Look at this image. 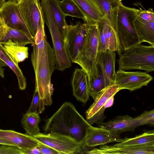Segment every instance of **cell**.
Returning <instances> with one entry per match:
<instances>
[{
	"label": "cell",
	"mask_w": 154,
	"mask_h": 154,
	"mask_svg": "<svg viewBox=\"0 0 154 154\" xmlns=\"http://www.w3.org/2000/svg\"><path fill=\"white\" fill-rule=\"evenodd\" d=\"M2 44L6 51L17 64H18L28 58V47L13 42L10 39Z\"/></svg>",
	"instance_id": "484cf974"
},
{
	"label": "cell",
	"mask_w": 154,
	"mask_h": 154,
	"mask_svg": "<svg viewBox=\"0 0 154 154\" xmlns=\"http://www.w3.org/2000/svg\"><path fill=\"white\" fill-rule=\"evenodd\" d=\"M6 64L0 59V76L4 78V69L2 68V66H5Z\"/></svg>",
	"instance_id": "ab89813d"
},
{
	"label": "cell",
	"mask_w": 154,
	"mask_h": 154,
	"mask_svg": "<svg viewBox=\"0 0 154 154\" xmlns=\"http://www.w3.org/2000/svg\"><path fill=\"white\" fill-rule=\"evenodd\" d=\"M95 123L98 127L104 128L119 134L127 131H134L140 126L136 117L133 118L128 115L118 116L105 122L98 121Z\"/></svg>",
	"instance_id": "2e32d148"
},
{
	"label": "cell",
	"mask_w": 154,
	"mask_h": 154,
	"mask_svg": "<svg viewBox=\"0 0 154 154\" xmlns=\"http://www.w3.org/2000/svg\"><path fill=\"white\" fill-rule=\"evenodd\" d=\"M154 145V130L146 131L135 137H125L122 141L113 145L115 146Z\"/></svg>",
	"instance_id": "f1b7e54d"
},
{
	"label": "cell",
	"mask_w": 154,
	"mask_h": 154,
	"mask_svg": "<svg viewBox=\"0 0 154 154\" xmlns=\"http://www.w3.org/2000/svg\"><path fill=\"white\" fill-rule=\"evenodd\" d=\"M121 90L119 87L114 84L106 87L97 96L85 112L86 120L90 125L98 121H103L106 118L104 112L106 101Z\"/></svg>",
	"instance_id": "30bf717a"
},
{
	"label": "cell",
	"mask_w": 154,
	"mask_h": 154,
	"mask_svg": "<svg viewBox=\"0 0 154 154\" xmlns=\"http://www.w3.org/2000/svg\"><path fill=\"white\" fill-rule=\"evenodd\" d=\"M0 25H4L0 17Z\"/></svg>",
	"instance_id": "7bdbcfd3"
},
{
	"label": "cell",
	"mask_w": 154,
	"mask_h": 154,
	"mask_svg": "<svg viewBox=\"0 0 154 154\" xmlns=\"http://www.w3.org/2000/svg\"><path fill=\"white\" fill-rule=\"evenodd\" d=\"M123 140L120 134L91 125L88 128L86 135L80 143L84 147L89 148L112 142L119 143Z\"/></svg>",
	"instance_id": "5bb4252c"
},
{
	"label": "cell",
	"mask_w": 154,
	"mask_h": 154,
	"mask_svg": "<svg viewBox=\"0 0 154 154\" xmlns=\"http://www.w3.org/2000/svg\"><path fill=\"white\" fill-rule=\"evenodd\" d=\"M52 17L64 39L68 24L66 16L62 12L59 5V0H46Z\"/></svg>",
	"instance_id": "cb8c5ba5"
},
{
	"label": "cell",
	"mask_w": 154,
	"mask_h": 154,
	"mask_svg": "<svg viewBox=\"0 0 154 154\" xmlns=\"http://www.w3.org/2000/svg\"><path fill=\"white\" fill-rule=\"evenodd\" d=\"M39 99L38 94L35 90L31 104L29 109L27 110V112H32L37 111Z\"/></svg>",
	"instance_id": "836d02e7"
},
{
	"label": "cell",
	"mask_w": 154,
	"mask_h": 154,
	"mask_svg": "<svg viewBox=\"0 0 154 154\" xmlns=\"http://www.w3.org/2000/svg\"><path fill=\"white\" fill-rule=\"evenodd\" d=\"M59 5L63 13L66 16L80 18L86 22L83 14L77 6L71 0L59 1Z\"/></svg>",
	"instance_id": "f546056e"
},
{
	"label": "cell",
	"mask_w": 154,
	"mask_h": 154,
	"mask_svg": "<svg viewBox=\"0 0 154 154\" xmlns=\"http://www.w3.org/2000/svg\"><path fill=\"white\" fill-rule=\"evenodd\" d=\"M45 105L43 100L40 98L38 105V111L39 113H41L45 110Z\"/></svg>",
	"instance_id": "d590c367"
},
{
	"label": "cell",
	"mask_w": 154,
	"mask_h": 154,
	"mask_svg": "<svg viewBox=\"0 0 154 154\" xmlns=\"http://www.w3.org/2000/svg\"><path fill=\"white\" fill-rule=\"evenodd\" d=\"M90 125L72 103L66 102L46 120L43 130L44 134H60L80 143Z\"/></svg>",
	"instance_id": "7a4b0ae2"
},
{
	"label": "cell",
	"mask_w": 154,
	"mask_h": 154,
	"mask_svg": "<svg viewBox=\"0 0 154 154\" xmlns=\"http://www.w3.org/2000/svg\"><path fill=\"white\" fill-rule=\"evenodd\" d=\"M0 144L10 146H16L12 143L1 138H0Z\"/></svg>",
	"instance_id": "f35d334b"
},
{
	"label": "cell",
	"mask_w": 154,
	"mask_h": 154,
	"mask_svg": "<svg viewBox=\"0 0 154 154\" xmlns=\"http://www.w3.org/2000/svg\"><path fill=\"white\" fill-rule=\"evenodd\" d=\"M137 17L143 20L148 21H154V13L152 8L143 10L140 8L136 11Z\"/></svg>",
	"instance_id": "1f68e13d"
},
{
	"label": "cell",
	"mask_w": 154,
	"mask_h": 154,
	"mask_svg": "<svg viewBox=\"0 0 154 154\" xmlns=\"http://www.w3.org/2000/svg\"><path fill=\"white\" fill-rule=\"evenodd\" d=\"M38 143L39 144L37 147L41 154H60L57 151L51 147L39 142Z\"/></svg>",
	"instance_id": "e575fe53"
},
{
	"label": "cell",
	"mask_w": 154,
	"mask_h": 154,
	"mask_svg": "<svg viewBox=\"0 0 154 154\" xmlns=\"http://www.w3.org/2000/svg\"><path fill=\"white\" fill-rule=\"evenodd\" d=\"M2 26V25H0V27L1 26Z\"/></svg>",
	"instance_id": "ee69618b"
},
{
	"label": "cell",
	"mask_w": 154,
	"mask_h": 154,
	"mask_svg": "<svg viewBox=\"0 0 154 154\" xmlns=\"http://www.w3.org/2000/svg\"><path fill=\"white\" fill-rule=\"evenodd\" d=\"M118 60L119 69L154 70V45L138 43L124 50Z\"/></svg>",
	"instance_id": "3957f363"
},
{
	"label": "cell",
	"mask_w": 154,
	"mask_h": 154,
	"mask_svg": "<svg viewBox=\"0 0 154 154\" xmlns=\"http://www.w3.org/2000/svg\"><path fill=\"white\" fill-rule=\"evenodd\" d=\"M6 30V26L2 25L0 27V40L4 36Z\"/></svg>",
	"instance_id": "60d3db41"
},
{
	"label": "cell",
	"mask_w": 154,
	"mask_h": 154,
	"mask_svg": "<svg viewBox=\"0 0 154 154\" xmlns=\"http://www.w3.org/2000/svg\"><path fill=\"white\" fill-rule=\"evenodd\" d=\"M89 154H154V145L115 146L102 145L99 148H93L86 152Z\"/></svg>",
	"instance_id": "9a60e30c"
},
{
	"label": "cell",
	"mask_w": 154,
	"mask_h": 154,
	"mask_svg": "<svg viewBox=\"0 0 154 154\" xmlns=\"http://www.w3.org/2000/svg\"><path fill=\"white\" fill-rule=\"evenodd\" d=\"M44 23L50 32L55 55V68L63 71L71 66V61L65 47L64 40L51 14L46 0L40 2Z\"/></svg>",
	"instance_id": "277c9868"
},
{
	"label": "cell",
	"mask_w": 154,
	"mask_h": 154,
	"mask_svg": "<svg viewBox=\"0 0 154 154\" xmlns=\"http://www.w3.org/2000/svg\"><path fill=\"white\" fill-rule=\"evenodd\" d=\"M33 39L31 59L35 75V90L45 105L50 106L54 90L51 79L55 58L53 48L47 40L44 25L39 27Z\"/></svg>",
	"instance_id": "6da1fadb"
},
{
	"label": "cell",
	"mask_w": 154,
	"mask_h": 154,
	"mask_svg": "<svg viewBox=\"0 0 154 154\" xmlns=\"http://www.w3.org/2000/svg\"><path fill=\"white\" fill-rule=\"evenodd\" d=\"M6 2V0H0V8Z\"/></svg>",
	"instance_id": "b9f144b4"
},
{
	"label": "cell",
	"mask_w": 154,
	"mask_h": 154,
	"mask_svg": "<svg viewBox=\"0 0 154 154\" xmlns=\"http://www.w3.org/2000/svg\"><path fill=\"white\" fill-rule=\"evenodd\" d=\"M73 95L77 100L86 104L89 99L88 75L82 68H76L74 72L72 81Z\"/></svg>",
	"instance_id": "ac0fdd59"
},
{
	"label": "cell",
	"mask_w": 154,
	"mask_h": 154,
	"mask_svg": "<svg viewBox=\"0 0 154 154\" xmlns=\"http://www.w3.org/2000/svg\"><path fill=\"white\" fill-rule=\"evenodd\" d=\"M17 1H19V0H16Z\"/></svg>",
	"instance_id": "f6af8a7d"
},
{
	"label": "cell",
	"mask_w": 154,
	"mask_h": 154,
	"mask_svg": "<svg viewBox=\"0 0 154 154\" xmlns=\"http://www.w3.org/2000/svg\"><path fill=\"white\" fill-rule=\"evenodd\" d=\"M0 138L13 143L22 150L24 154L39 144L38 142L32 136L12 130L0 129Z\"/></svg>",
	"instance_id": "d6986e66"
},
{
	"label": "cell",
	"mask_w": 154,
	"mask_h": 154,
	"mask_svg": "<svg viewBox=\"0 0 154 154\" xmlns=\"http://www.w3.org/2000/svg\"><path fill=\"white\" fill-rule=\"evenodd\" d=\"M86 23V34L83 45L74 62L79 65L88 75L95 69L98 52V26L97 23Z\"/></svg>",
	"instance_id": "5b68a950"
},
{
	"label": "cell",
	"mask_w": 154,
	"mask_h": 154,
	"mask_svg": "<svg viewBox=\"0 0 154 154\" xmlns=\"http://www.w3.org/2000/svg\"><path fill=\"white\" fill-rule=\"evenodd\" d=\"M133 23L139 43L146 42L154 45V21L145 20L136 16Z\"/></svg>",
	"instance_id": "44dd1931"
},
{
	"label": "cell",
	"mask_w": 154,
	"mask_h": 154,
	"mask_svg": "<svg viewBox=\"0 0 154 154\" xmlns=\"http://www.w3.org/2000/svg\"><path fill=\"white\" fill-rule=\"evenodd\" d=\"M153 77L146 72L126 71L119 69L116 72L115 83L121 90L133 91L146 86Z\"/></svg>",
	"instance_id": "7c38bea8"
},
{
	"label": "cell",
	"mask_w": 154,
	"mask_h": 154,
	"mask_svg": "<svg viewBox=\"0 0 154 154\" xmlns=\"http://www.w3.org/2000/svg\"><path fill=\"white\" fill-rule=\"evenodd\" d=\"M0 59L14 72L17 79L19 88L25 90L26 87V79L18 64H17L0 43Z\"/></svg>",
	"instance_id": "d4e9b609"
},
{
	"label": "cell",
	"mask_w": 154,
	"mask_h": 154,
	"mask_svg": "<svg viewBox=\"0 0 154 154\" xmlns=\"http://www.w3.org/2000/svg\"><path fill=\"white\" fill-rule=\"evenodd\" d=\"M17 2L21 17L34 38L39 27L45 24L39 0H19Z\"/></svg>",
	"instance_id": "ba28073f"
},
{
	"label": "cell",
	"mask_w": 154,
	"mask_h": 154,
	"mask_svg": "<svg viewBox=\"0 0 154 154\" xmlns=\"http://www.w3.org/2000/svg\"><path fill=\"white\" fill-rule=\"evenodd\" d=\"M25 154H41L37 146L27 151Z\"/></svg>",
	"instance_id": "74e56055"
},
{
	"label": "cell",
	"mask_w": 154,
	"mask_h": 154,
	"mask_svg": "<svg viewBox=\"0 0 154 154\" xmlns=\"http://www.w3.org/2000/svg\"><path fill=\"white\" fill-rule=\"evenodd\" d=\"M140 126L145 125H154V110L145 111L139 116L136 117Z\"/></svg>",
	"instance_id": "4dcf8cb0"
},
{
	"label": "cell",
	"mask_w": 154,
	"mask_h": 154,
	"mask_svg": "<svg viewBox=\"0 0 154 154\" xmlns=\"http://www.w3.org/2000/svg\"><path fill=\"white\" fill-rule=\"evenodd\" d=\"M86 23L78 22L75 25H68L63 40L65 48L72 63L74 62L84 42Z\"/></svg>",
	"instance_id": "8fae6325"
},
{
	"label": "cell",
	"mask_w": 154,
	"mask_h": 154,
	"mask_svg": "<svg viewBox=\"0 0 154 154\" xmlns=\"http://www.w3.org/2000/svg\"><path fill=\"white\" fill-rule=\"evenodd\" d=\"M9 39L13 42L23 46L29 44L33 45L34 43L33 38L24 32L6 26L5 33L0 40V43L2 44Z\"/></svg>",
	"instance_id": "4316f807"
},
{
	"label": "cell",
	"mask_w": 154,
	"mask_h": 154,
	"mask_svg": "<svg viewBox=\"0 0 154 154\" xmlns=\"http://www.w3.org/2000/svg\"><path fill=\"white\" fill-rule=\"evenodd\" d=\"M115 51L107 50L98 52L96 63L100 66L107 87L115 84Z\"/></svg>",
	"instance_id": "e0dca14e"
},
{
	"label": "cell",
	"mask_w": 154,
	"mask_h": 154,
	"mask_svg": "<svg viewBox=\"0 0 154 154\" xmlns=\"http://www.w3.org/2000/svg\"><path fill=\"white\" fill-rule=\"evenodd\" d=\"M40 120L39 113L37 111L25 113L21 119L22 126L26 131L25 134L32 136L39 133L38 125Z\"/></svg>",
	"instance_id": "83f0119b"
},
{
	"label": "cell",
	"mask_w": 154,
	"mask_h": 154,
	"mask_svg": "<svg viewBox=\"0 0 154 154\" xmlns=\"http://www.w3.org/2000/svg\"><path fill=\"white\" fill-rule=\"evenodd\" d=\"M32 137L38 142L55 150L60 154H84L89 148L84 147L70 137L60 134L40 132Z\"/></svg>",
	"instance_id": "52a82bcc"
},
{
	"label": "cell",
	"mask_w": 154,
	"mask_h": 154,
	"mask_svg": "<svg viewBox=\"0 0 154 154\" xmlns=\"http://www.w3.org/2000/svg\"><path fill=\"white\" fill-rule=\"evenodd\" d=\"M90 96L94 100L97 96L106 87L101 68L96 63L95 68L88 75Z\"/></svg>",
	"instance_id": "7402d4cb"
},
{
	"label": "cell",
	"mask_w": 154,
	"mask_h": 154,
	"mask_svg": "<svg viewBox=\"0 0 154 154\" xmlns=\"http://www.w3.org/2000/svg\"><path fill=\"white\" fill-rule=\"evenodd\" d=\"M137 9L124 6L119 7L117 19V32L124 51L139 43L133 21L136 17Z\"/></svg>",
	"instance_id": "8992f818"
},
{
	"label": "cell",
	"mask_w": 154,
	"mask_h": 154,
	"mask_svg": "<svg viewBox=\"0 0 154 154\" xmlns=\"http://www.w3.org/2000/svg\"><path fill=\"white\" fill-rule=\"evenodd\" d=\"M0 17L4 25L21 31L33 38L20 13L16 0H8L0 8Z\"/></svg>",
	"instance_id": "4fadbf2b"
},
{
	"label": "cell",
	"mask_w": 154,
	"mask_h": 154,
	"mask_svg": "<svg viewBox=\"0 0 154 154\" xmlns=\"http://www.w3.org/2000/svg\"><path fill=\"white\" fill-rule=\"evenodd\" d=\"M109 23L117 28V19L121 0H96Z\"/></svg>",
	"instance_id": "603a6c76"
},
{
	"label": "cell",
	"mask_w": 154,
	"mask_h": 154,
	"mask_svg": "<svg viewBox=\"0 0 154 154\" xmlns=\"http://www.w3.org/2000/svg\"><path fill=\"white\" fill-rule=\"evenodd\" d=\"M98 26V52L107 50L116 52L120 55L124 51L117 29L111 25L106 17L97 23Z\"/></svg>",
	"instance_id": "9c48e42d"
},
{
	"label": "cell",
	"mask_w": 154,
	"mask_h": 154,
	"mask_svg": "<svg viewBox=\"0 0 154 154\" xmlns=\"http://www.w3.org/2000/svg\"><path fill=\"white\" fill-rule=\"evenodd\" d=\"M0 154H24L23 151L16 146L2 145L0 146Z\"/></svg>",
	"instance_id": "d6a6232c"
},
{
	"label": "cell",
	"mask_w": 154,
	"mask_h": 154,
	"mask_svg": "<svg viewBox=\"0 0 154 154\" xmlns=\"http://www.w3.org/2000/svg\"><path fill=\"white\" fill-rule=\"evenodd\" d=\"M82 11L86 22L96 23L106 17L96 0H71Z\"/></svg>",
	"instance_id": "ffe728a7"
},
{
	"label": "cell",
	"mask_w": 154,
	"mask_h": 154,
	"mask_svg": "<svg viewBox=\"0 0 154 154\" xmlns=\"http://www.w3.org/2000/svg\"><path fill=\"white\" fill-rule=\"evenodd\" d=\"M114 96H112L111 97L107 100L105 105V109L110 107L113 105Z\"/></svg>",
	"instance_id": "8d00e7d4"
}]
</instances>
